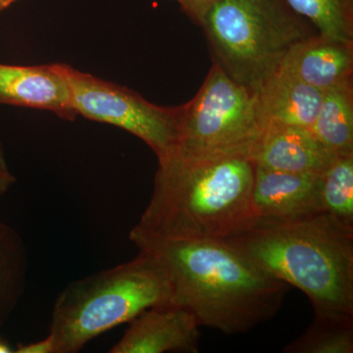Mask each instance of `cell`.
<instances>
[{
	"label": "cell",
	"instance_id": "obj_1",
	"mask_svg": "<svg viewBox=\"0 0 353 353\" xmlns=\"http://www.w3.org/2000/svg\"><path fill=\"white\" fill-rule=\"evenodd\" d=\"M129 238L163 266L171 303L188 309L199 326L246 333L277 314L289 290L223 240L160 238L134 227Z\"/></svg>",
	"mask_w": 353,
	"mask_h": 353
},
{
	"label": "cell",
	"instance_id": "obj_2",
	"mask_svg": "<svg viewBox=\"0 0 353 353\" xmlns=\"http://www.w3.org/2000/svg\"><path fill=\"white\" fill-rule=\"evenodd\" d=\"M157 158L152 197L134 226L139 231L175 240H226L259 219L252 157L174 148Z\"/></svg>",
	"mask_w": 353,
	"mask_h": 353
},
{
	"label": "cell",
	"instance_id": "obj_3",
	"mask_svg": "<svg viewBox=\"0 0 353 353\" xmlns=\"http://www.w3.org/2000/svg\"><path fill=\"white\" fill-rule=\"evenodd\" d=\"M274 278L308 297L315 318L353 321V224L326 211L259 217L223 240Z\"/></svg>",
	"mask_w": 353,
	"mask_h": 353
},
{
	"label": "cell",
	"instance_id": "obj_4",
	"mask_svg": "<svg viewBox=\"0 0 353 353\" xmlns=\"http://www.w3.org/2000/svg\"><path fill=\"white\" fill-rule=\"evenodd\" d=\"M171 299L163 266L139 250L134 259L74 281L60 292L48 331L54 353L80 352L109 330Z\"/></svg>",
	"mask_w": 353,
	"mask_h": 353
},
{
	"label": "cell",
	"instance_id": "obj_5",
	"mask_svg": "<svg viewBox=\"0 0 353 353\" xmlns=\"http://www.w3.org/2000/svg\"><path fill=\"white\" fill-rule=\"evenodd\" d=\"M202 28L214 64L256 94L290 48L317 34L284 0H221Z\"/></svg>",
	"mask_w": 353,
	"mask_h": 353
},
{
	"label": "cell",
	"instance_id": "obj_6",
	"mask_svg": "<svg viewBox=\"0 0 353 353\" xmlns=\"http://www.w3.org/2000/svg\"><path fill=\"white\" fill-rule=\"evenodd\" d=\"M265 130L257 94L214 64L196 97L180 106L175 148L253 159Z\"/></svg>",
	"mask_w": 353,
	"mask_h": 353
},
{
	"label": "cell",
	"instance_id": "obj_7",
	"mask_svg": "<svg viewBox=\"0 0 353 353\" xmlns=\"http://www.w3.org/2000/svg\"><path fill=\"white\" fill-rule=\"evenodd\" d=\"M68 83L72 108L87 119L131 132L161 157L178 143L180 106L162 108L130 88L57 64Z\"/></svg>",
	"mask_w": 353,
	"mask_h": 353
},
{
	"label": "cell",
	"instance_id": "obj_8",
	"mask_svg": "<svg viewBox=\"0 0 353 353\" xmlns=\"http://www.w3.org/2000/svg\"><path fill=\"white\" fill-rule=\"evenodd\" d=\"M199 327L194 314L182 306H153L132 320L109 352H199Z\"/></svg>",
	"mask_w": 353,
	"mask_h": 353
},
{
	"label": "cell",
	"instance_id": "obj_9",
	"mask_svg": "<svg viewBox=\"0 0 353 353\" xmlns=\"http://www.w3.org/2000/svg\"><path fill=\"white\" fill-rule=\"evenodd\" d=\"M0 104L41 109L64 120H75L68 83L57 64H0Z\"/></svg>",
	"mask_w": 353,
	"mask_h": 353
},
{
	"label": "cell",
	"instance_id": "obj_10",
	"mask_svg": "<svg viewBox=\"0 0 353 353\" xmlns=\"http://www.w3.org/2000/svg\"><path fill=\"white\" fill-rule=\"evenodd\" d=\"M321 176L255 166L252 202L259 217L289 219L323 210Z\"/></svg>",
	"mask_w": 353,
	"mask_h": 353
},
{
	"label": "cell",
	"instance_id": "obj_11",
	"mask_svg": "<svg viewBox=\"0 0 353 353\" xmlns=\"http://www.w3.org/2000/svg\"><path fill=\"white\" fill-rule=\"evenodd\" d=\"M279 70L326 92L352 81L353 43L312 34L290 48Z\"/></svg>",
	"mask_w": 353,
	"mask_h": 353
},
{
	"label": "cell",
	"instance_id": "obj_12",
	"mask_svg": "<svg viewBox=\"0 0 353 353\" xmlns=\"http://www.w3.org/2000/svg\"><path fill=\"white\" fill-rule=\"evenodd\" d=\"M334 155L303 128L267 126L253 154L255 166L268 170L322 175Z\"/></svg>",
	"mask_w": 353,
	"mask_h": 353
},
{
	"label": "cell",
	"instance_id": "obj_13",
	"mask_svg": "<svg viewBox=\"0 0 353 353\" xmlns=\"http://www.w3.org/2000/svg\"><path fill=\"white\" fill-rule=\"evenodd\" d=\"M265 125L311 129L323 99V92L279 70L259 94Z\"/></svg>",
	"mask_w": 353,
	"mask_h": 353
},
{
	"label": "cell",
	"instance_id": "obj_14",
	"mask_svg": "<svg viewBox=\"0 0 353 353\" xmlns=\"http://www.w3.org/2000/svg\"><path fill=\"white\" fill-rule=\"evenodd\" d=\"M311 132L334 157L353 154L352 81L323 92Z\"/></svg>",
	"mask_w": 353,
	"mask_h": 353
},
{
	"label": "cell",
	"instance_id": "obj_15",
	"mask_svg": "<svg viewBox=\"0 0 353 353\" xmlns=\"http://www.w3.org/2000/svg\"><path fill=\"white\" fill-rule=\"evenodd\" d=\"M27 272L24 241L17 232L0 221V328L24 292Z\"/></svg>",
	"mask_w": 353,
	"mask_h": 353
},
{
	"label": "cell",
	"instance_id": "obj_16",
	"mask_svg": "<svg viewBox=\"0 0 353 353\" xmlns=\"http://www.w3.org/2000/svg\"><path fill=\"white\" fill-rule=\"evenodd\" d=\"M318 34L353 43V0H284Z\"/></svg>",
	"mask_w": 353,
	"mask_h": 353
},
{
	"label": "cell",
	"instance_id": "obj_17",
	"mask_svg": "<svg viewBox=\"0 0 353 353\" xmlns=\"http://www.w3.org/2000/svg\"><path fill=\"white\" fill-rule=\"evenodd\" d=\"M323 210L353 224V154L334 157L321 176Z\"/></svg>",
	"mask_w": 353,
	"mask_h": 353
},
{
	"label": "cell",
	"instance_id": "obj_18",
	"mask_svg": "<svg viewBox=\"0 0 353 353\" xmlns=\"http://www.w3.org/2000/svg\"><path fill=\"white\" fill-rule=\"evenodd\" d=\"M287 353H352L353 321L315 318L296 341L285 347Z\"/></svg>",
	"mask_w": 353,
	"mask_h": 353
},
{
	"label": "cell",
	"instance_id": "obj_19",
	"mask_svg": "<svg viewBox=\"0 0 353 353\" xmlns=\"http://www.w3.org/2000/svg\"><path fill=\"white\" fill-rule=\"evenodd\" d=\"M190 19L197 25H203L206 16L221 0H176Z\"/></svg>",
	"mask_w": 353,
	"mask_h": 353
},
{
	"label": "cell",
	"instance_id": "obj_20",
	"mask_svg": "<svg viewBox=\"0 0 353 353\" xmlns=\"http://www.w3.org/2000/svg\"><path fill=\"white\" fill-rule=\"evenodd\" d=\"M16 353H54V347H53L52 339L50 334H48L46 338L43 340L34 341V343H19L17 345L16 350H14Z\"/></svg>",
	"mask_w": 353,
	"mask_h": 353
},
{
	"label": "cell",
	"instance_id": "obj_21",
	"mask_svg": "<svg viewBox=\"0 0 353 353\" xmlns=\"http://www.w3.org/2000/svg\"><path fill=\"white\" fill-rule=\"evenodd\" d=\"M16 178L7 164L3 148L0 143V194H6L15 183Z\"/></svg>",
	"mask_w": 353,
	"mask_h": 353
},
{
	"label": "cell",
	"instance_id": "obj_22",
	"mask_svg": "<svg viewBox=\"0 0 353 353\" xmlns=\"http://www.w3.org/2000/svg\"><path fill=\"white\" fill-rule=\"evenodd\" d=\"M13 348L6 343L3 339L0 338V353H12Z\"/></svg>",
	"mask_w": 353,
	"mask_h": 353
},
{
	"label": "cell",
	"instance_id": "obj_23",
	"mask_svg": "<svg viewBox=\"0 0 353 353\" xmlns=\"http://www.w3.org/2000/svg\"><path fill=\"white\" fill-rule=\"evenodd\" d=\"M17 1H19V0H0V13Z\"/></svg>",
	"mask_w": 353,
	"mask_h": 353
},
{
	"label": "cell",
	"instance_id": "obj_24",
	"mask_svg": "<svg viewBox=\"0 0 353 353\" xmlns=\"http://www.w3.org/2000/svg\"><path fill=\"white\" fill-rule=\"evenodd\" d=\"M0 338H1V336H0Z\"/></svg>",
	"mask_w": 353,
	"mask_h": 353
}]
</instances>
